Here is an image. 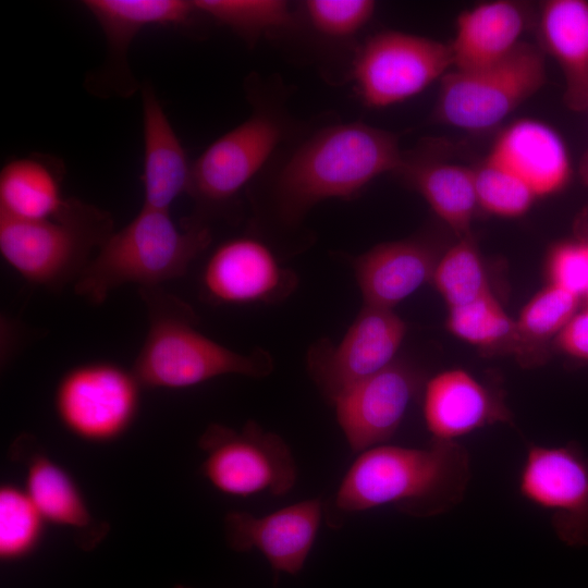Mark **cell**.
Masks as SVG:
<instances>
[{
    "label": "cell",
    "instance_id": "16",
    "mask_svg": "<svg viewBox=\"0 0 588 588\" xmlns=\"http://www.w3.org/2000/svg\"><path fill=\"white\" fill-rule=\"evenodd\" d=\"M323 512L320 498L292 503L262 516L232 511L224 517V539L236 552H260L275 573L297 575L315 544Z\"/></svg>",
    "mask_w": 588,
    "mask_h": 588
},
{
    "label": "cell",
    "instance_id": "28",
    "mask_svg": "<svg viewBox=\"0 0 588 588\" xmlns=\"http://www.w3.org/2000/svg\"><path fill=\"white\" fill-rule=\"evenodd\" d=\"M198 13L253 39L286 25L289 5L281 0H194Z\"/></svg>",
    "mask_w": 588,
    "mask_h": 588
},
{
    "label": "cell",
    "instance_id": "38",
    "mask_svg": "<svg viewBox=\"0 0 588 588\" xmlns=\"http://www.w3.org/2000/svg\"><path fill=\"white\" fill-rule=\"evenodd\" d=\"M588 110V109H587Z\"/></svg>",
    "mask_w": 588,
    "mask_h": 588
},
{
    "label": "cell",
    "instance_id": "7",
    "mask_svg": "<svg viewBox=\"0 0 588 588\" xmlns=\"http://www.w3.org/2000/svg\"><path fill=\"white\" fill-rule=\"evenodd\" d=\"M204 478L219 492L238 498L283 497L296 485L297 466L286 442L248 420L241 430L210 424L198 439Z\"/></svg>",
    "mask_w": 588,
    "mask_h": 588
},
{
    "label": "cell",
    "instance_id": "33",
    "mask_svg": "<svg viewBox=\"0 0 588 588\" xmlns=\"http://www.w3.org/2000/svg\"><path fill=\"white\" fill-rule=\"evenodd\" d=\"M550 283L577 297L588 296V241L558 245L548 261Z\"/></svg>",
    "mask_w": 588,
    "mask_h": 588
},
{
    "label": "cell",
    "instance_id": "21",
    "mask_svg": "<svg viewBox=\"0 0 588 588\" xmlns=\"http://www.w3.org/2000/svg\"><path fill=\"white\" fill-rule=\"evenodd\" d=\"M437 260L415 240L381 243L356 257L353 269L364 305L393 309L431 280Z\"/></svg>",
    "mask_w": 588,
    "mask_h": 588
},
{
    "label": "cell",
    "instance_id": "2",
    "mask_svg": "<svg viewBox=\"0 0 588 588\" xmlns=\"http://www.w3.org/2000/svg\"><path fill=\"white\" fill-rule=\"evenodd\" d=\"M148 331L132 367L143 388L180 390L221 376L265 378L273 369L267 352L233 351L197 328L194 309L161 285L138 287Z\"/></svg>",
    "mask_w": 588,
    "mask_h": 588
},
{
    "label": "cell",
    "instance_id": "23",
    "mask_svg": "<svg viewBox=\"0 0 588 588\" xmlns=\"http://www.w3.org/2000/svg\"><path fill=\"white\" fill-rule=\"evenodd\" d=\"M540 38L559 63L564 100L575 111L588 109V2L551 0L540 13Z\"/></svg>",
    "mask_w": 588,
    "mask_h": 588
},
{
    "label": "cell",
    "instance_id": "34",
    "mask_svg": "<svg viewBox=\"0 0 588 588\" xmlns=\"http://www.w3.org/2000/svg\"><path fill=\"white\" fill-rule=\"evenodd\" d=\"M558 344L566 354L588 359V308L575 314L559 332Z\"/></svg>",
    "mask_w": 588,
    "mask_h": 588
},
{
    "label": "cell",
    "instance_id": "29",
    "mask_svg": "<svg viewBox=\"0 0 588 588\" xmlns=\"http://www.w3.org/2000/svg\"><path fill=\"white\" fill-rule=\"evenodd\" d=\"M446 328L476 346H491L517 334L515 321L491 291L465 305L449 308Z\"/></svg>",
    "mask_w": 588,
    "mask_h": 588
},
{
    "label": "cell",
    "instance_id": "19",
    "mask_svg": "<svg viewBox=\"0 0 588 588\" xmlns=\"http://www.w3.org/2000/svg\"><path fill=\"white\" fill-rule=\"evenodd\" d=\"M143 112V206L170 211L174 200L187 193L192 162L154 87L140 89Z\"/></svg>",
    "mask_w": 588,
    "mask_h": 588
},
{
    "label": "cell",
    "instance_id": "9",
    "mask_svg": "<svg viewBox=\"0 0 588 588\" xmlns=\"http://www.w3.org/2000/svg\"><path fill=\"white\" fill-rule=\"evenodd\" d=\"M453 66L450 45L387 30L358 51L354 79L364 102L373 108L404 101L442 78Z\"/></svg>",
    "mask_w": 588,
    "mask_h": 588
},
{
    "label": "cell",
    "instance_id": "11",
    "mask_svg": "<svg viewBox=\"0 0 588 588\" xmlns=\"http://www.w3.org/2000/svg\"><path fill=\"white\" fill-rule=\"evenodd\" d=\"M407 332L393 309L364 305L343 338L311 346L307 367L321 393L332 403L342 392L395 362Z\"/></svg>",
    "mask_w": 588,
    "mask_h": 588
},
{
    "label": "cell",
    "instance_id": "5",
    "mask_svg": "<svg viewBox=\"0 0 588 588\" xmlns=\"http://www.w3.org/2000/svg\"><path fill=\"white\" fill-rule=\"evenodd\" d=\"M113 232L108 211L68 197L62 210L51 219L0 217V253L29 283L60 292L76 283Z\"/></svg>",
    "mask_w": 588,
    "mask_h": 588
},
{
    "label": "cell",
    "instance_id": "10",
    "mask_svg": "<svg viewBox=\"0 0 588 588\" xmlns=\"http://www.w3.org/2000/svg\"><path fill=\"white\" fill-rule=\"evenodd\" d=\"M519 494L550 515L558 538L588 547V455L575 444L528 445Z\"/></svg>",
    "mask_w": 588,
    "mask_h": 588
},
{
    "label": "cell",
    "instance_id": "26",
    "mask_svg": "<svg viewBox=\"0 0 588 588\" xmlns=\"http://www.w3.org/2000/svg\"><path fill=\"white\" fill-rule=\"evenodd\" d=\"M449 308L465 305L490 292L478 250L468 236L437 260L431 278Z\"/></svg>",
    "mask_w": 588,
    "mask_h": 588
},
{
    "label": "cell",
    "instance_id": "14",
    "mask_svg": "<svg viewBox=\"0 0 588 588\" xmlns=\"http://www.w3.org/2000/svg\"><path fill=\"white\" fill-rule=\"evenodd\" d=\"M100 26L107 42L103 66L89 79L99 96L127 98L138 89L128 62L132 41L149 26L187 24L196 9L185 0H85L82 2Z\"/></svg>",
    "mask_w": 588,
    "mask_h": 588
},
{
    "label": "cell",
    "instance_id": "22",
    "mask_svg": "<svg viewBox=\"0 0 588 588\" xmlns=\"http://www.w3.org/2000/svg\"><path fill=\"white\" fill-rule=\"evenodd\" d=\"M526 22L523 7L506 0L463 12L450 45L454 70H476L502 60L522 42Z\"/></svg>",
    "mask_w": 588,
    "mask_h": 588
},
{
    "label": "cell",
    "instance_id": "37",
    "mask_svg": "<svg viewBox=\"0 0 588 588\" xmlns=\"http://www.w3.org/2000/svg\"><path fill=\"white\" fill-rule=\"evenodd\" d=\"M587 241H588V238H587Z\"/></svg>",
    "mask_w": 588,
    "mask_h": 588
},
{
    "label": "cell",
    "instance_id": "18",
    "mask_svg": "<svg viewBox=\"0 0 588 588\" xmlns=\"http://www.w3.org/2000/svg\"><path fill=\"white\" fill-rule=\"evenodd\" d=\"M422 416L432 441L443 442L510 420L502 400L463 369L444 370L427 381Z\"/></svg>",
    "mask_w": 588,
    "mask_h": 588
},
{
    "label": "cell",
    "instance_id": "4",
    "mask_svg": "<svg viewBox=\"0 0 588 588\" xmlns=\"http://www.w3.org/2000/svg\"><path fill=\"white\" fill-rule=\"evenodd\" d=\"M210 242L206 223L188 217L176 224L170 211L143 206L102 244L74 291L90 304L100 305L125 284L161 285L183 277Z\"/></svg>",
    "mask_w": 588,
    "mask_h": 588
},
{
    "label": "cell",
    "instance_id": "25",
    "mask_svg": "<svg viewBox=\"0 0 588 588\" xmlns=\"http://www.w3.org/2000/svg\"><path fill=\"white\" fill-rule=\"evenodd\" d=\"M403 171L436 215L458 238L469 235L478 207L474 169L448 162H407Z\"/></svg>",
    "mask_w": 588,
    "mask_h": 588
},
{
    "label": "cell",
    "instance_id": "20",
    "mask_svg": "<svg viewBox=\"0 0 588 588\" xmlns=\"http://www.w3.org/2000/svg\"><path fill=\"white\" fill-rule=\"evenodd\" d=\"M487 159L522 180L536 197L560 191L571 174L563 139L553 128L535 120L525 119L509 126Z\"/></svg>",
    "mask_w": 588,
    "mask_h": 588
},
{
    "label": "cell",
    "instance_id": "6",
    "mask_svg": "<svg viewBox=\"0 0 588 588\" xmlns=\"http://www.w3.org/2000/svg\"><path fill=\"white\" fill-rule=\"evenodd\" d=\"M544 81L543 52L522 41L495 63L448 72L441 78L436 118L466 131L491 128L537 93Z\"/></svg>",
    "mask_w": 588,
    "mask_h": 588
},
{
    "label": "cell",
    "instance_id": "30",
    "mask_svg": "<svg viewBox=\"0 0 588 588\" xmlns=\"http://www.w3.org/2000/svg\"><path fill=\"white\" fill-rule=\"evenodd\" d=\"M474 174L478 206L489 213L518 217L537 198L522 180L487 158Z\"/></svg>",
    "mask_w": 588,
    "mask_h": 588
},
{
    "label": "cell",
    "instance_id": "17",
    "mask_svg": "<svg viewBox=\"0 0 588 588\" xmlns=\"http://www.w3.org/2000/svg\"><path fill=\"white\" fill-rule=\"evenodd\" d=\"M10 454L24 466V489L46 523L71 530L82 549H94L108 534L109 526L93 516L68 470L28 433L20 434L13 441Z\"/></svg>",
    "mask_w": 588,
    "mask_h": 588
},
{
    "label": "cell",
    "instance_id": "12",
    "mask_svg": "<svg viewBox=\"0 0 588 588\" xmlns=\"http://www.w3.org/2000/svg\"><path fill=\"white\" fill-rule=\"evenodd\" d=\"M281 138L277 121L257 112L230 130L192 162L187 194L205 210L231 201L262 168Z\"/></svg>",
    "mask_w": 588,
    "mask_h": 588
},
{
    "label": "cell",
    "instance_id": "32",
    "mask_svg": "<svg viewBox=\"0 0 588 588\" xmlns=\"http://www.w3.org/2000/svg\"><path fill=\"white\" fill-rule=\"evenodd\" d=\"M305 7L314 27L331 37L354 35L375 11L370 0H309Z\"/></svg>",
    "mask_w": 588,
    "mask_h": 588
},
{
    "label": "cell",
    "instance_id": "27",
    "mask_svg": "<svg viewBox=\"0 0 588 588\" xmlns=\"http://www.w3.org/2000/svg\"><path fill=\"white\" fill-rule=\"evenodd\" d=\"M46 520L25 491L15 485L0 488V558L14 561L32 553L44 535Z\"/></svg>",
    "mask_w": 588,
    "mask_h": 588
},
{
    "label": "cell",
    "instance_id": "1",
    "mask_svg": "<svg viewBox=\"0 0 588 588\" xmlns=\"http://www.w3.org/2000/svg\"><path fill=\"white\" fill-rule=\"evenodd\" d=\"M468 451L456 441L427 448L380 444L358 454L331 502L339 516L393 506L415 517L443 514L461 503L470 480Z\"/></svg>",
    "mask_w": 588,
    "mask_h": 588
},
{
    "label": "cell",
    "instance_id": "13",
    "mask_svg": "<svg viewBox=\"0 0 588 588\" xmlns=\"http://www.w3.org/2000/svg\"><path fill=\"white\" fill-rule=\"evenodd\" d=\"M296 284L260 240L238 236L224 241L211 253L200 275V295L215 305L274 303L285 298Z\"/></svg>",
    "mask_w": 588,
    "mask_h": 588
},
{
    "label": "cell",
    "instance_id": "36",
    "mask_svg": "<svg viewBox=\"0 0 588 588\" xmlns=\"http://www.w3.org/2000/svg\"><path fill=\"white\" fill-rule=\"evenodd\" d=\"M174 588H191V587H185V586H182V585H177Z\"/></svg>",
    "mask_w": 588,
    "mask_h": 588
},
{
    "label": "cell",
    "instance_id": "24",
    "mask_svg": "<svg viewBox=\"0 0 588 588\" xmlns=\"http://www.w3.org/2000/svg\"><path fill=\"white\" fill-rule=\"evenodd\" d=\"M63 162L47 154L8 161L0 172V217L39 221L56 217L68 197L62 193Z\"/></svg>",
    "mask_w": 588,
    "mask_h": 588
},
{
    "label": "cell",
    "instance_id": "15",
    "mask_svg": "<svg viewBox=\"0 0 588 588\" xmlns=\"http://www.w3.org/2000/svg\"><path fill=\"white\" fill-rule=\"evenodd\" d=\"M419 381L413 368L395 360L350 387L332 402L338 425L353 452L359 454L392 438Z\"/></svg>",
    "mask_w": 588,
    "mask_h": 588
},
{
    "label": "cell",
    "instance_id": "3",
    "mask_svg": "<svg viewBox=\"0 0 588 588\" xmlns=\"http://www.w3.org/2000/svg\"><path fill=\"white\" fill-rule=\"evenodd\" d=\"M403 161L397 137L388 131L363 123L324 128L281 172L280 211L294 221L320 201L353 198L377 176L399 171Z\"/></svg>",
    "mask_w": 588,
    "mask_h": 588
},
{
    "label": "cell",
    "instance_id": "31",
    "mask_svg": "<svg viewBox=\"0 0 588 588\" xmlns=\"http://www.w3.org/2000/svg\"><path fill=\"white\" fill-rule=\"evenodd\" d=\"M579 297L550 283L538 292L520 310L517 334L532 340L559 333L575 315Z\"/></svg>",
    "mask_w": 588,
    "mask_h": 588
},
{
    "label": "cell",
    "instance_id": "8",
    "mask_svg": "<svg viewBox=\"0 0 588 588\" xmlns=\"http://www.w3.org/2000/svg\"><path fill=\"white\" fill-rule=\"evenodd\" d=\"M143 389L133 370L110 362H90L68 370L53 397L61 425L74 437L108 443L134 424Z\"/></svg>",
    "mask_w": 588,
    "mask_h": 588
},
{
    "label": "cell",
    "instance_id": "35",
    "mask_svg": "<svg viewBox=\"0 0 588 588\" xmlns=\"http://www.w3.org/2000/svg\"><path fill=\"white\" fill-rule=\"evenodd\" d=\"M581 174L588 181V154L586 155L583 161Z\"/></svg>",
    "mask_w": 588,
    "mask_h": 588
}]
</instances>
